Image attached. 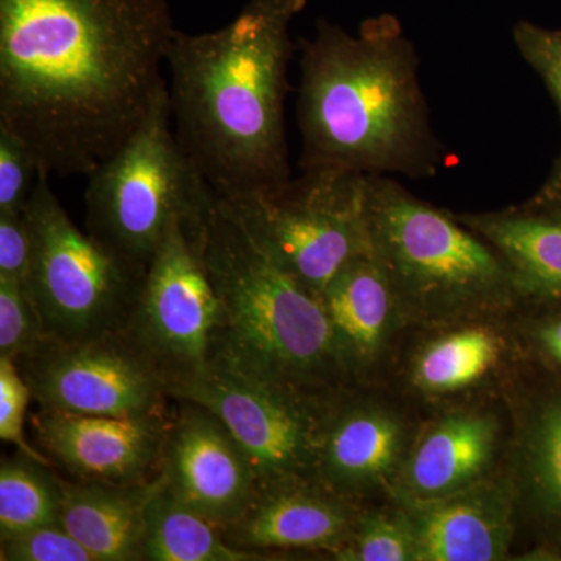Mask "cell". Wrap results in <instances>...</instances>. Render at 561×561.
<instances>
[{
	"mask_svg": "<svg viewBox=\"0 0 561 561\" xmlns=\"http://www.w3.org/2000/svg\"><path fill=\"white\" fill-rule=\"evenodd\" d=\"M165 0H0V125L51 175L88 176L168 81Z\"/></svg>",
	"mask_w": 561,
	"mask_h": 561,
	"instance_id": "cell-1",
	"label": "cell"
},
{
	"mask_svg": "<svg viewBox=\"0 0 561 561\" xmlns=\"http://www.w3.org/2000/svg\"><path fill=\"white\" fill-rule=\"evenodd\" d=\"M308 0H249L219 31H176L171 73L181 149L217 195L290 179L286 136L291 21Z\"/></svg>",
	"mask_w": 561,
	"mask_h": 561,
	"instance_id": "cell-2",
	"label": "cell"
},
{
	"mask_svg": "<svg viewBox=\"0 0 561 561\" xmlns=\"http://www.w3.org/2000/svg\"><path fill=\"white\" fill-rule=\"evenodd\" d=\"M301 171L431 179L443 164L415 46L391 14L300 41Z\"/></svg>",
	"mask_w": 561,
	"mask_h": 561,
	"instance_id": "cell-3",
	"label": "cell"
},
{
	"mask_svg": "<svg viewBox=\"0 0 561 561\" xmlns=\"http://www.w3.org/2000/svg\"><path fill=\"white\" fill-rule=\"evenodd\" d=\"M202 256L221 305L214 364L308 400L331 402L356 387L319 295L275 264L217 194Z\"/></svg>",
	"mask_w": 561,
	"mask_h": 561,
	"instance_id": "cell-4",
	"label": "cell"
},
{
	"mask_svg": "<svg viewBox=\"0 0 561 561\" xmlns=\"http://www.w3.org/2000/svg\"><path fill=\"white\" fill-rule=\"evenodd\" d=\"M365 217L373 254L411 328L519 311L507 264L456 213L421 201L393 176L367 175Z\"/></svg>",
	"mask_w": 561,
	"mask_h": 561,
	"instance_id": "cell-5",
	"label": "cell"
},
{
	"mask_svg": "<svg viewBox=\"0 0 561 561\" xmlns=\"http://www.w3.org/2000/svg\"><path fill=\"white\" fill-rule=\"evenodd\" d=\"M87 179V231L146 271L172 225L205 220L216 201L176 139L168 83L138 128Z\"/></svg>",
	"mask_w": 561,
	"mask_h": 561,
	"instance_id": "cell-6",
	"label": "cell"
},
{
	"mask_svg": "<svg viewBox=\"0 0 561 561\" xmlns=\"http://www.w3.org/2000/svg\"><path fill=\"white\" fill-rule=\"evenodd\" d=\"M41 172L25 206L32 238L27 287L47 337L83 342L127 328L146 268L81 231Z\"/></svg>",
	"mask_w": 561,
	"mask_h": 561,
	"instance_id": "cell-7",
	"label": "cell"
},
{
	"mask_svg": "<svg viewBox=\"0 0 561 561\" xmlns=\"http://www.w3.org/2000/svg\"><path fill=\"white\" fill-rule=\"evenodd\" d=\"M365 180L353 172L302 171L219 197L275 264L321 297L346 262L371 250Z\"/></svg>",
	"mask_w": 561,
	"mask_h": 561,
	"instance_id": "cell-8",
	"label": "cell"
},
{
	"mask_svg": "<svg viewBox=\"0 0 561 561\" xmlns=\"http://www.w3.org/2000/svg\"><path fill=\"white\" fill-rule=\"evenodd\" d=\"M206 219L172 225L125 328L160 371L168 393L214 364L219 351L221 305L202 256Z\"/></svg>",
	"mask_w": 561,
	"mask_h": 561,
	"instance_id": "cell-9",
	"label": "cell"
},
{
	"mask_svg": "<svg viewBox=\"0 0 561 561\" xmlns=\"http://www.w3.org/2000/svg\"><path fill=\"white\" fill-rule=\"evenodd\" d=\"M516 313L411 328L390 389L424 412L502 398L526 365Z\"/></svg>",
	"mask_w": 561,
	"mask_h": 561,
	"instance_id": "cell-10",
	"label": "cell"
},
{
	"mask_svg": "<svg viewBox=\"0 0 561 561\" xmlns=\"http://www.w3.org/2000/svg\"><path fill=\"white\" fill-rule=\"evenodd\" d=\"M14 362L44 411L113 416L171 411L168 383L125 330L83 342L46 339Z\"/></svg>",
	"mask_w": 561,
	"mask_h": 561,
	"instance_id": "cell-11",
	"label": "cell"
},
{
	"mask_svg": "<svg viewBox=\"0 0 561 561\" xmlns=\"http://www.w3.org/2000/svg\"><path fill=\"white\" fill-rule=\"evenodd\" d=\"M169 397L216 413L249 454L260 482L317 478L321 431L332 401L295 397L220 364L172 386Z\"/></svg>",
	"mask_w": 561,
	"mask_h": 561,
	"instance_id": "cell-12",
	"label": "cell"
},
{
	"mask_svg": "<svg viewBox=\"0 0 561 561\" xmlns=\"http://www.w3.org/2000/svg\"><path fill=\"white\" fill-rule=\"evenodd\" d=\"M424 413L390 387L343 391L324 419L317 479L360 505L390 500Z\"/></svg>",
	"mask_w": 561,
	"mask_h": 561,
	"instance_id": "cell-13",
	"label": "cell"
},
{
	"mask_svg": "<svg viewBox=\"0 0 561 561\" xmlns=\"http://www.w3.org/2000/svg\"><path fill=\"white\" fill-rule=\"evenodd\" d=\"M502 398L511 415L502 471L512 486L518 541L530 540L516 560L561 559V379L531 378L524 365Z\"/></svg>",
	"mask_w": 561,
	"mask_h": 561,
	"instance_id": "cell-14",
	"label": "cell"
},
{
	"mask_svg": "<svg viewBox=\"0 0 561 561\" xmlns=\"http://www.w3.org/2000/svg\"><path fill=\"white\" fill-rule=\"evenodd\" d=\"M173 401L158 476L176 500L227 529L256 493V468L216 413L194 401Z\"/></svg>",
	"mask_w": 561,
	"mask_h": 561,
	"instance_id": "cell-15",
	"label": "cell"
},
{
	"mask_svg": "<svg viewBox=\"0 0 561 561\" xmlns=\"http://www.w3.org/2000/svg\"><path fill=\"white\" fill-rule=\"evenodd\" d=\"M511 438L504 398L424 413L390 497L437 500L500 474Z\"/></svg>",
	"mask_w": 561,
	"mask_h": 561,
	"instance_id": "cell-16",
	"label": "cell"
},
{
	"mask_svg": "<svg viewBox=\"0 0 561 561\" xmlns=\"http://www.w3.org/2000/svg\"><path fill=\"white\" fill-rule=\"evenodd\" d=\"M172 409L113 416L44 411L33 415L39 451L73 481L140 483L160 472Z\"/></svg>",
	"mask_w": 561,
	"mask_h": 561,
	"instance_id": "cell-17",
	"label": "cell"
},
{
	"mask_svg": "<svg viewBox=\"0 0 561 561\" xmlns=\"http://www.w3.org/2000/svg\"><path fill=\"white\" fill-rule=\"evenodd\" d=\"M320 298L350 381L389 387L411 324L373 251L346 262Z\"/></svg>",
	"mask_w": 561,
	"mask_h": 561,
	"instance_id": "cell-18",
	"label": "cell"
},
{
	"mask_svg": "<svg viewBox=\"0 0 561 561\" xmlns=\"http://www.w3.org/2000/svg\"><path fill=\"white\" fill-rule=\"evenodd\" d=\"M360 508L317 478L275 479L257 483L249 507L221 531L234 548L271 559L302 552L334 560L350 541Z\"/></svg>",
	"mask_w": 561,
	"mask_h": 561,
	"instance_id": "cell-19",
	"label": "cell"
},
{
	"mask_svg": "<svg viewBox=\"0 0 561 561\" xmlns=\"http://www.w3.org/2000/svg\"><path fill=\"white\" fill-rule=\"evenodd\" d=\"M390 500L411 527L415 561H505L515 556L518 526L504 471L437 500Z\"/></svg>",
	"mask_w": 561,
	"mask_h": 561,
	"instance_id": "cell-20",
	"label": "cell"
},
{
	"mask_svg": "<svg viewBox=\"0 0 561 561\" xmlns=\"http://www.w3.org/2000/svg\"><path fill=\"white\" fill-rule=\"evenodd\" d=\"M501 254L519 309H561V210L527 202L491 213L457 214Z\"/></svg>",
	"mask_w": 561,
	"mask_h": 561,
	"instance_id": "cell-21",
	"label": "cell"
},
{
	"mask_svg": "<svg viewBox=\"0 0 561 561\" xmlns=\"http://www.w3.org/2000/svg\"><path fill=\"white\" fill-rule=\"evenodd\" d=\"M149 482H62L60 523L95 561H142L147 505L160 489Z\"/></svg>",
	"mask_w": 561,
	"mask_h": 561,
	"instance_id": "cell-22",
	"label": "cell"
},
{
	"mask_svg": "<svg viewBox=\"0 0 561 561\" xmlns=\"http://www.w3.org/2000/svg\"><path fill=\"white\" fill-rule=\"evenodd\" d=\"M260 560L272 559L231 546L217 524L176 500L161 481L147 505L142 561Z\"/></svg>",
	"mask_w": 561,
	"mask_h": 561,
	"instance_id": "cell-23",
	"label": "cell"
},
{
	"mask_svg": "<svg viewBox=\"0 0 561 561\" xmlns=\"http://www.w3.org/2000/svg\"><path fill=\"white\" fill-rule=\"evenodd\" d=\"M55 467L16 453L0 463V540L60 523L62 482Z\"/></svg>",
	"mask_w": 561,
	"mask_h": 561,
	"instance_id": "cell-24",
	"label": "cell"
},
{
	"mask_svg": "<svg viewBox=\"0 0 561 561\" xmlns=\"http://www.w3.org/2000/svg\"><path fill=\"white\" fill-rule=\"evenodd\" d=\"M337 561H415L411 527L393 500L362 505L350 541Z\"/></svg>",
	"mask_w": 561,
	"mask_h": 561,
	"instance_id": "cell-25",
	"label": "cell"
},
{
	"mask_svg": "<svg viewBox=\"0 0 561 561\" xmlns=\"http://www.w3.org/2000/svg\"><path fill=\"white\" fill-rule=\"evenodd\" d=\"M46 339L49 337L27 287L0 279V357L21 359Z\"/></svg>",
	"mask_w": 561,
	"mask_h": 561,
	"instance_id": "cell-26",
	"label": "cell"
},
{
	"mask_svg": "<svg viewBox=\"0 0 561 561\" xmlns=\"http://www.w3.org/2000/svg\"><path fill=\"white\" fill-rule=\"evenodd\" d=\"M41 172L43 169L31 147L0 125V213H22Z\"/></svg>",
	"mask_w": 561,
	"mask_h": 561,
	"instance_id": "cell-27",
	"label": "cell"
},
{
	"mask_svg": "<svg viewBox=\"0 0 561 561\" xmlns=\"http://www.w3.org/2000/svg\"><path fill=\"white\" fill-rule=\"evenodd\" d=\"M515 328L527 367H538L545 375L561 379V309H519Z\"/></svg>",
	"mask_w": 561,
	"mask_h": 561,
	"instance_id": "cell-28",
	"label": "cell"
},
{
	"mask_svg": "<svg viewBox=\"0 0 561 561\" xmlns=\"http://www.w3.org/2000/svg\"><path fill=\"white\" fill-rule=\"evenodd\" d=\"M31 400V387L22 378L16 362L0 357V438L16 446L18 453L55 467L46 454L25 438V412Z\"/></svg>",
	"mask_w": 561,
	"mask_h": 561,
	"instance_id": "cell-29",
	"label": "cell"
},
{
	"mask_svg": "<svg viewBox=\"0 0 561 561\" xmlns=\"http://www.w3.org/2000/svg\"><path fill=\"white\" fill-rule=\"evenodd\" d=\"M2 561H95L61 523L0 540Z\"/></svg>",
	"mask_w": 561,
	"mask_h": 561,
	"instance_id": "cell-30",
	"label": "cell"
},
{
	"mask_svg": "<svg viewBox=\"0 0 561 561\" xmlns=\"http://www.w3.org/2000/svg\"><path fill=\"white\" fill-rule=\"evenodd\" d=\"M513 43L548 88L561 116V32L519 21L513 27Z\"/></svg>",
	"mask_w": 561,
	"mask_h": 561,
	"instance_id": "cell-31",
	"label": "cell"
},
{
	"mask_svg": "<svg viewBox=\"0 0 561 561\" xmlns=\"http://www.w3.org/2000/svg\"><path fill=\"white\" fill-rule=\"evenodd\" d=\"M32 262V238L24 210L0 213V279L27 284Z\"/></svg>",
	"mask_w": 561,
	"mask_h": 561,
	"instance_id": "cell-32",
	"label": "cell"
},
{
	"mask_svg": "<svg viewBox=\"0 0 561 561\" xmlns=\"http://www.w3.org/2000/svg\"><path fill=\"white\" fill-rule=\"evenodd\" d=\"M530 203L545 208L561 210V157L553 165V171L546 181L545 186L531 198Z\"/></svg>",
	"mask_w": 561,
	"mask_h": 561,
	"instance_id": "cell-33",
	"label": "cell"
}]
</instances>
